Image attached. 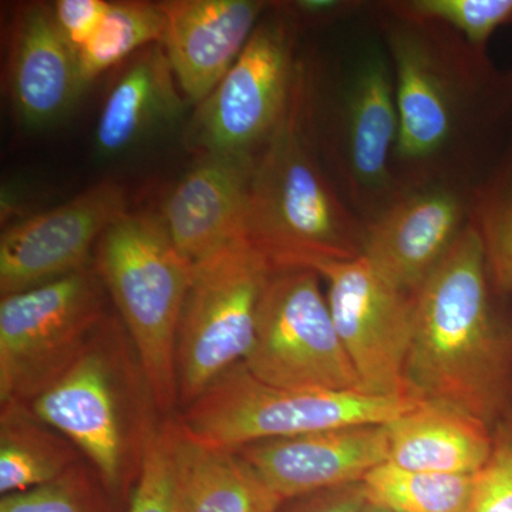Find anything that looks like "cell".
I'll use <instances>...</instances> for the list:
<instances>
[{
    "instance_id": "cell-1",
    "label": "cell",
    "mask_w": 512,
    "mask_h": 512,
    "mask_svg": "<svg viewBox=\"0 0 512 512\" xmlns=\"http://www.w3.org/2000/svg\"><path fill=\"white\" fill-rule=\"evenodd\" d=\"M392 57L399 131L397 190L430 183L477 187L512 131V70L495 66L454 30L375 2Z\"/></svg>"
},
{
    "instance_id": "cell-2",
    "label": "cell",
    "mask_w": 512,
    "mask_h": 512,
    "mask_svg": "<svg viewBox=\"0 0 512 512\" xmlns=\"http://www.w3.org/2000/svg\"><path fill=\"white\" fill-rule=\"evenodd\" d=\"M480 237L468 227L413 293L410 396L448 404L494 429L512 394V328L497 305Z\"/></svg>"
},
{
    "instance_id": "cell-3",
    "label": "cell",
    "mask_w": 512,
    "mask_h": 512,
    "mask_svg": "<svg viewBox=\"0 0 512 512\" xmlns=\"http://www.w3.org/2000/svg\"><path fill=\"white\" fill-rule=\"evenodd\" d=\"M328 57L308 59L306 126L313 147L365 225L399 195L392 156L399 131L392 57L372 12L342 26Z\"/></svg>"
},
{
    "instance_id": "cell-4",
    "label": "cell",
    "mask_w": 512,
    "mask_h": 512,
    "mask_svg": "<svg viewBox=\"0 0 512 512\" xmlns=\"http://www.w3.org/2000/svg\"><path fill=\"white\" fill-rule=\"evenodd\" d=\"M244 238L275 272L365 251V222L336 190L309 136L302 53L288 110L256 157Z\"/></svg>"
},
{
    "instance_id": "cell-5",
    "label": "cell",
    "mask_w": 512,
    "mask_h": 512,
    "mask_svg": "<svg viewBox=\"0 0 512 512\" xmlns=\"http://www.w3.org/2000/svg\"><path fill=\"white\" fill-rule=\"evenodd\" d=\"M29 406L87 458L114 504L128 503L164 420L119 316L107 313L79 359Z\"/></svg>"
},
{
    "instance_id": "cell-6",
    "label": "cell",
    "mask_w": 512,
    "mask_h": 512,
    "mask_svg": "<svg viewBox=\"0 0 512 512\" xmlns=\"http://www.w3.org/2000/svg\"><path fill=\"white\" fill-rule=\"evenodd\" d=\"M94 268L126 328L163 417L178 407L177 339L194 264L160 215L126 212L101 235Z\"/></svg>"
},
{
    "instance_id": "cell-7",
    "label": "cell",
    "mask_w": 512,
    "mask_h": 512,
    "mask_svg": "<svg viewBox=\"0 0 512 512\" xmlns=\"http://www.w3.org/2000/svg\"><path fill=\"white\" fill-rule=\"evenodd\" d=\"M420 400L285 389L256 379L242 362L184 407L177 419L192 439L238 450L256 441L333 427L390 423Z\"/></svg>"
},
{
    "instance_id": "cell-8",
    "label": "cell",
    "mask_w": 512,
    "mask_h": 512,
    "mask_svg": "<svg viewBox=\"0 0 512 512\" xmlns=\"http://www.w3.org/2000/svg\"><path fill=\"white\" fill-rule=\"evenodd\" d=\"M94 265L0 302V404H30L79 359L107 315Z\"/></svg>"
},
{
    "instance_id": "cell-9",
    "label": "cell",
    "mask_w": 512,
    "mask_h": 512,
    "mask_svg": "<svg viewBox=\"0 0 512 512\" xmlns=\"http://www.w3.org/2000/svg\"><path fill=\"white\" fill-rule=\"evenodd\" d=\"M274 268L247 239L194 265L177 339L178 407L247 359Z\"/></svg>"
},
{
    "instance_id": "cell-10",
    "label": "cell",
    "mask_w": 512,
    "mask_h": 512,
    "mask_svg": "<svg viewBox=\"0 0 512 512\" xmlns=\"http://www.w3.org/2000/svg\"><path fill=\"white\" fill-rule=\"evenodd\" d=\"M303 32L271 2L237 62L198 104L188 147L205 154L258 157L284 119L298 74Z\"/></svg>"
},
{
    "instance_id": "cell-11",
    "label": "cell",
    "mask_w": 512,
    "mask_h": 512,
    "mask_svg": "<svg viewBox=\"0 0 512 512\" xmlns=\"http://www.w3.org/2000/svg\"><path fill=\"white\" fill-rule=\"evenodd\" d=\"M320 279L312 269L272 274L244 365L272 386L362 393Z\"/></svg>"
},
{
    "instance_id": "cell-12",
    "label": "cell",
    "mask_w": 512,
    "mask_h": 512,
    "mask_svg": "<svg viewBox=\"0 0 512 512\" xmlns=\"http://www.w3.org/2000/svg\"><path fill=\"white\" fill-rule=\"evenodd\" d=\"M312 271L328 284L330 313L362 393L410 396L404 372L413 335V295L387 282L363 255L322 262Z\"/></svg>"
},
{
    "instance_id": "cell-13",
    "label": "cell",
    "mask_w": 512,
    "mask_h": 512,
    "mask_svg": "<svg viewBox=\"0 0 512 512\" xmlns=\"http://www.w3.org/2000/svg\"><path fill=\"white\" fill-rule=\"evenodd\" d=\"M126 212L124 188L103 181L59 207L10 225L0 238L2 298L89 266L101 235Z\"/></svg>"
},
{
    "instance_id": "cell-14",
    "label": "cell",
    "mask_w": 512,
    "mask_h": 512,
    "mask_svg": "<svg viewBox=\"0 0 512 512\" xmlns=\"http://www.w3.org/2000/svg\"><path fill=\"white\" fill-rule=\"evenodd\" d=\"M474 188L430 183L400 191L366 225L363 256L400 291H419L471 224Z\"/></svg>"
},
{
    "instance_id": "cell-15",
    "label": "cell",
    "mask_w": 512,
    "mask_h": 512,
    "mask_svg": "<svg viewBox=\"0 0 512 512\" xmlns=\"http://www.w3.org/2000/svg\"><path fill=\"white\" fill-rule=\"evenodd\" d=\"M284 501L362 483L389 460L386 424H350L298 436L256 441L238 448Z\"/></svg>"
},
{
    "instance_id": "cell-16",
    "label": "cell",
    "mask_w": 512,
    "mask_h": 512,
    "mask_svg": "<svg viewBox=\"0 0 512 512\" xmlns=\"http://www.w3.org/2000/svg\"><path fill=\"white\" fill-rule=\"evenodd\" d=\"M161 46L178 87L200 104L237 62L271 2L262 0H167Z\"/></svg>"
},
{
    "instance_id": "cell-17",
    "label": "cell",
    "mask_w": 512,
    "mask_h": 512,
    "mask_svg": "<svg viewBox=\"0 0 512 512\" xmlns=\"http://www.w3.org/2000/svg\"><path fill=\"white\" fill-rule=\"evenodd\" d=\"M255 163L242 154H205L168 194L158 215L192 264L244 238Z\"/></svg>"
},
{
    "instance_id": "cell-18",
    "label": "cell",
    "mask_w": 512,
    "mask_h": 512,
    "mask_svg": "<svg viewBox=\"0 0 512 512\" xmlns=\"http://www.w3.org/2000/svg\"><path fill=\"white\" fill-rule=\"evenodd\" d=\"M9 93L16 116L29 130L62 120L84 93L76 53L43 3L25 6L15 20Z\"/></svg>"
},
{
    "instance_id": "cell-19",
    "label": "cell",
    "mask_w": 512,
    "mask_h": 512,
    "mask_svg": "<svg viewBox=\"0 0 512 512\" xmlns=\"http://www.w3.org/2000/svg\"><path fill=\"white\" fill-rule=\"evenodd\" d=\"M177 86L161 43L131 57L101 107L94 133L97 154L119 157L180 119L185 101Z\"/></svg>"
},
{
    "instance_id": "cell-20",
    "label": "cell",
    "mask_w": 512,
    "mask_h": 512,
    "mask_svg": "<svg viewBox=\"0 0 512 512\" xmlns=\"http://www.w3.org/2000/svg\"><path fill=\"white\" fill-rule=\"evenodd\" d=\"M386 426L387 463L404 470L476 476L493 451L490 426L444 403L421 399Z\"/></svg>"
},
{
    "instance_id": "cell-21",
    "label": "cell",
    "mask_w": 512,
    "mask_h": 512,
    "mask_svg": "<svg viewBox=\"0 0 512 512\" xmlns=\"http://www.w3.org/2000/svg\"><path fill=\"white\" fill-rule=\"evenodd\" d=\"M284 503L237 450L201 443L181 427L180 512H278Z\"/></svg>"
},
{
    "instance_id": "cell-22",
    "label": "cell",
    "mask_w": 512,
    "mask_h": 512,
    "mask_svg": "<svg viewBox=\"0 0 512 512\" xmlns=\"http://www.w3.org/2000/svg\"><path fill=\"white\" fill-rule=\"evenodd\" d=\"M80 451L29 404L3 403L0 413V493H23L56 480Z\"/></svg>"
},
{
    "instance_id": "cell-23",
    "label": "cell",
    "mask_w": 512,
    "mask_h": 512,
    "mask_svg": "<svg viewBox=\"0 0 512 512\" xmlns=\"http://www.w3.org/2000/svg\"><path fill=\"white\" fill-rule=\"evenodd\" d=\"M474 484L476 476L404 470L387 461L362 480L366 504L394 512H467Z\"/></svg>"
},
{
    "instance_id": "cell-24",
    "label": "cell",
    "mask_w": 512,
    "mask_h": 512,
    "mask_svg": "<svg viewBox=\"0 0 512 512\" xmlns=\"http://www.w3.org/2000/svg\"><path fill=\"white\" fill-rule=\"evenodd\" d=\"M165 18L158 3L110 2L99 28L77 52L84 90L111 67L154 43H161Z\"/></svg>"
},
{
    "instance_id": "cell-25",
    "label": "cell",
    "mask_w": 512,
    "mask_h": 512,
    "mask_svg": "<svg viewBox=\"0 0 512 512\" xmlns=\"http://www.w3.org/2000/svg\"><path fill=\"white\" fill-rule=\"evenodd\" d=\"M471 227L480 237L495 286L512 299V131L474 188Z\"/></svg>"
},
{
    "instance_id": "cell-26",
    "label": "cell",
    "mask_w": 512,
    "mask_h": 512,
    "mask_svg": "<svg viewBox=\"0 0 512 512\" xmlns=\"http://www.w3.org/2000/svg\"><path fill=\"white\" fill-rule=\"evenodd\" d=\"M383 3L404 18L446 26L480 50H488L494 33L512 23V0H383Z\"/></svg>"
},
{
    "instance_id": "cell-27",
    "label": "cell",
    "mask_w": 512,
    "mask_h": 512,
    "mask_svg": "<svg viewBox=\"0 0 512 512\" xmlns=\"http://www.w3.org/2000/svg\"><path fill=\"white\" fill-rule=\"evenodd\" d=\"M181 426L164 419L148 443L126 512H180Z\"/></svg>"
},
{
    "instance_id": "cell-28",
    "label": "cell",
    "mask_w": 512,
    "mask_h": 512,
    "mask_svg": "<svg viewBox=\"0 0 512 512\" xmlns=\"http://www.w3.org/2000/svg\"><path fill=\"white\" fill-rule=\"evenodd\" d=\"M0 512H116V504L92 464L80 460L50 483L3 495Z\"/></svg>"
},
{
    "instance_id": "cell-29",
    "label": "cell",
    "mask_w": 512,
    "mask_h": 512,
    "mask_svg": "<svg viewBox=\"0 0 512 512\" xmlns=\"http://www.w3.org/2000/svg\"><path fill=\"white\" fill-rule=\"evenodd\" d=\"M491 456L476 474L467 512H512V413L493 429Z\"/></svg>"
},
{
    "instance_id": "cell-30",
    "label": "cell",
    "mask_w": 512,
    "mask_h": 512,
    "mask_svg": "<svg viewBox=\"0 0 512 512\" xmlns=\"http://www.w3.org/2000/svg\"><path fill=\"white\" fill-rule=\"evenodd\" d=\"M303 33L306 30H325L369 15L373 2L365 0H292L278 2Z\"/></svg>"
},
{
    "instance_id": "cell-31",
    "label": "cell",
    "mask_w": 512,
    "mask_h": 512,
    "mask_svg": "<svg viewBox=\"0 0 512 512\" xmlns=\"http://www.w3.org/2000/svg\"><path fill=\"white\" fill-rule=\"evenodd\" d=\"M109 3L104 0H59L50 6L60 35L72 47L76 56L99 28Z\"/></svg>"
},
{
    "instance_id": "cell-32",
    "label": "cell",
    "mask_w": 512,
    "mask_h": 512,
    "mask_svg": "<svg viewBox=\"0 0 512 512\" xmlns=\"http://www.w3.org/2000/svg\"><path fill=\"white\" fill-rule=\"evenodd\" d=\"M365 507L362 483H355L292 498L278 512H363Z\"/></svg>"
},
{
    "instance_id": "cell-33",
    "label": "cell",
    "mask_w": 512,
    "mask_h": 512,
    "mask_svg": "<svg viewBox=\"0 0 512 512\" xmlns=\"http://www.w3.org/2000/svg\"><path fill=\"white\" fill-rule=\"evenodd\" d=\"M363 512H394V511L384 510V508H377V507H373V505L366 504L365 510H363Z\"/></svg>"
}]
</instances>
